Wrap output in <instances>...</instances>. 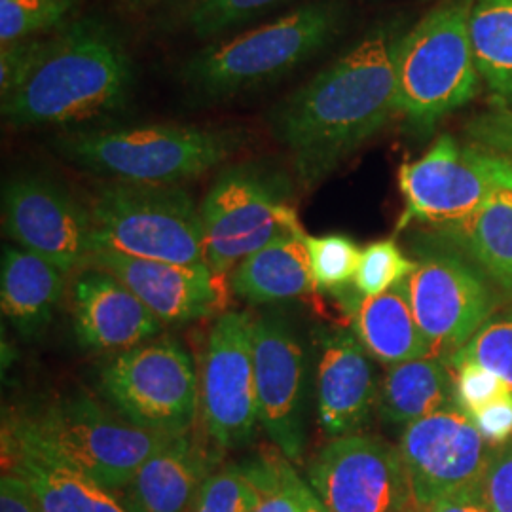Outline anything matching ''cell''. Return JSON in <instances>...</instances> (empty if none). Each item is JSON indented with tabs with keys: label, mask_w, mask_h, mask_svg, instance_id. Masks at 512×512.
I'll list each match as a JSON object with an SVG mask.
<instances>
[{
	"label": "cell",
	"mask_w": 512,
	"mask_h": 512,
	"mask_svg": "<svg viewBox=\"0 0 512 512\" xmlns=\"http://www.w3.org/2000/svg\"><path fill=\"white\" fill-rule=\"evenodd\" d=\"M404 33L397 21L374 27L275 107V137L308 190L399 114L397 54Z\"/></svg>",
	"instance_id": "obj_1"
},
{
	"label": "cell",
	"mask_w": 512,
	"mask_h": 512,
	"mask_svg": "<svg viewBox=\"0 0 512 512\" xmlns=\"http://www.w3.org/2000/svg\"><path fill=\"white\" fill-rule=\"evenodd\" d=\"M135 63L105 19L78 18L55 31L29 80L2 101V118L16 128H99L128 110Z\"/></svg>",
	"instance_id": "obj_2"
},
{
	"label": "cell",
	"mask_w": 512,
	"mask_h": 512,
	"mask_svg": "<svg viewBox=\"0 0 512 512\" xmlns=\"http://www.w3.org/2000/svg\"><path fill=\"white\" fill-rule=\"evenodd\" d=\"M249 143L243 128L147 124L65 131L54 150L69 164L114 183L179 186L230 162Z\"/></svg>",
	"instance_id": "obj_3"
},
{
	"label": "cell",
	"mask_w": 512,
	"mask_h": 512,
	"mask_svg": "<svg viewBox=\"0 0 512 512\" xmlns=\"http://www.w3.org/2000/svg\"><path fill=\"white\" fill-rule=\"evenodd\" d=\"M346 4L313 0L258 29L205 46L184 63V84L207 99H224L279 80L332 44L346 25Z\"/></svg>",
	"instance_id": "obj_4"
},
{
	"label": "cell",
	"mask_w": 512,
	"mask_h": 512,
	"mask_svg": "<svg viewBox=\"0 0 512 512\" xmlns=\"http://www.w3.org/2000/svg\"><path fill=\"white\" fill-rule=\"evenodd\" d=\"M10 429L110 492H122L137 471L177 435L143 429L86 391L21 416Z\"/></svg>",
	"instance_id": "obj_5"
},
{
	"label": "cell",
	"mask_w": 512,
	"mask_h": 512,
	"mask_svg": "<svg viewBox=\"0 0 512 512\" xmlns=\"http://www.w3.org/2000/svg\"><path fill=\"white\" fill-rule=\"evenodd\" d=\"M475 0H442L404 33L397 54L399 114L425 137L452 112L473 101L480 74L469 35Z\"/></svg>",
	"instance_id": "obj_6"
},
{
	"label": "cell",
	"mask_w": 512,
	"mask_h": 512,
	"mask_svg": "<svg viewBox=\"0 0 512 512\" xmlns=\"http://www.w3.org/2000/svg\"><path fill=\"white\" fill-rule=\"evenodd\" d=\"M293 181L268 160L226 165L200 205L205 264L219 279L274 239L304 232Z\"/></svg>",
	"instance_id": "obj_7"
},
{
	"label": "cell",
	"mask_w": 512,
	"mask_h": 512,
	"mask_svg": "<svg viewBox=\"0 0 512 512\" xmlns=\"http://www.w3.org/2000/svg\"><path fill=\"white\" fill-rule=\"evenodd\" d=\"M88 207L95 251L205 264L202 211L181 186L107 181L93 190Z\"/></svg>",
	"instance_id": "obj_8"
},
{
	"label": "cell",
	"mask_w": 512,
	"mask_h": 512,
	"mask_svg": "<svg viewBox=\"0 0 512 512\" xmlns=\"http://www.w3.org/2000/svg\"><path fill=\"white\" fill-rule=\"evenodd\" d=\"M399 190L404 211L397 232L414 222L456 224L497 194L512 192V160L440 135L421 158L399 167Z\"/></svg>",
	"instance_id": "obj_9"
},
{
	"label": "cell",
	"mask_w": 512,
	"mask_h": 512,
	"mask_svg": "<svg viewBox=\"0 0 512 512\" xmlns=\"http://www.w3.org/2000/svg\"><path fill=\"white\" fill-rule=\"evenodd\" d=\"M404 287L433 357L448 365L499 304L494 283L439 232L423 239L418 268Z\"/></svg>",
	"instance_id": "obj_10"
},
{
	"label": "cell",
	"mask_w": 512,
	"mask_h": 512,
	"mask_svg": "<svg viewBox=\"0 0 512 512\" xmlns=\"http://www.w3.org/2000/svg\"><path fill=\"white\" fill-rule=\"evenodd\" d=\"M99 384L116 412L154 433H190L200 412L196 366L173 340H152L114 355L101 368Z\"/></svg>",
	"instance_id": "obj_11"
},
{
	"label": "cell",
	"mask_w": 512,
	"mask_h": 512,
	"mask_svg": "<svg viewBox=\"0 0 512 512\" xmlns=\"http://www.w3.org/2000/svg\"><path fill=\"white\" fill-rule=\"evenodd\" d=\"M311 490L329 512H414L399 446L351 433L327 442L308 467Z\"/></svg>",
	"instance_id": "obj_12"
},
{
	"label": "cell",
	"mask_w": 512,
	"mask_h": 512,
	"mask_svg": "<svg viewBox=\"0 0 512 512\" xmlns=\"http://www.w3.org/2000/svg\"><path fill=\"white\" fill-rule=\"evenodd\" d=\"M2 222L14 245L46 258L63 274L86 268L95 253L88 203L40 173H19L4 183Z\"/></svg>",
	"instance_id": "obj_13"
},
{
	"label": "cell",
	"mask_w": 512,
	"mask_h": 512,
	"mask_svg": "<svg viewBox=\"0 0 512 512\" xmlns=\"http://www.w3.org/2000/svg\"><path fill=\"white\" fill-rule=\"evenodd\" d=\"M200 410L209 440L236 450L255 439L258 420L253 319L222 313L207 336L200 378Z\"/></svg>",
	"instance_id": "obj_14"
},
{
	"label": "cell",
	"mask_w": 512,
	"mask_h": 512,
	"mask_svg": "<svg viewBox=\"0 0 512 512\" xmlns=\"http://www.w3.org/2000/svg\"><path fill=\"white\" fill-rule=\"evenodd\" d=\"M494 448L459 406L406 425L399 452L416 507L427 511L442 499L478 492Z\"/></svg>",
	"instance_id": "obj_15"
},
{
	"label": "cell",
	"mask_w": 512,
	"mask_h": 512,
	"mask_svg": "<svg viewBox=\"0 0 512 512\" xmlns=\"http://www.w3.org/2000/svg\"><path fill=\"white\" fill-rule=\"evenodd\" d=\"M258 420L279 454L304 456L306 355L289 321L277 313L253 319Z\"/></svg>",
	"instance_id": "obj_16"
},
{
	"label": "cell",
	"mask_w": 512,
	"mask_h": 512,
	"mask_svg": "<svg viewBox=\"0 0 512 512\" xmlns=\"http://www.w3.org/2000/svg\"><path fill=\"white\" fill-rule=\"evenodd\" d=\"M73 329L80 348L124 353L156 340L164 323L114 275L82 268L71 287Z\"/></svg>",
	"instance_id": "obj_17"
},
{
	"label": "cell",
	"mask_w": 512,
	"mask_h": 512,
	"mask_svg": "<svg viewBox=\"0 0 512 512\" xmlns=\"http://www.w3.org/2000/svg\"><path fill=\"white\" fill-rule=\"evenodd\" d=\"M88 266L118 277L164 325L198 321L219 308V283L207 264H173L95 251Z\"/></svg>",
	"instance_id": "obj_18"
},
{
	"label": "cell",
	"mask_w": 512,
	"mask_h": 512,
	"mask_svg": "<svg viewBox=\"0 0 512 512\" xmlns=\"http://www.w3.org/2000/svg\"><path fill=\"white\" fill-rule=\"evenodd\" d=\"M380 385L370 355L353 330L319 334L317 418L332 437L359 433L378 404Z\"/></svg>",
	"instance_id": "obj_19"
},
{
	"label": "cell",
	"mask_w": 512,
	"mask_h": 512,
	"mask_svg": "<svg viewBox=\"0 0 512 512\" xmlns=\"http://www.w3.org/2000/svg\"><path fill=\"white\" fill-rule=\"evenodd\" d=\"M217 458L190 433L160 448L120 492L128 512H192Z\"/></svg>",
	"instance_id": "obj_20"
},
{
	"label": "cell",
	"mask_w": 512,
	"mask_h": 512,
	"mask_svg": "<svg viewBox=\"0 0 512 512\" xmlns=\"http://www.w3.org/2000/svg\"><path fill=\"white\" fill-rule=\"evenodd\" d=\"M4 467L23 476L42 512H128L122 499L61 459L4 429Z\"/></svg>",
	"instance_id": "obj_21"
},
{
	"label": "cell",
	"mask_w": 512,
	"mask_h": 512,
	"mask_svg": "<svg viewBox=\"0 0 512 512\" xmlns=\"http://www.w3.org/2000/svg\"><path fill=\"white\" fill-rule=\"evenodd\" d=\"M65 275L46 258L18 245H6L0 264V304L10 325L25 338H37L54 319L65 293Z\"/></svg>",
	"instance_id": "obj_22"
},
{
	"label": "cell",
	"mask_w": 512,
	"mask_h": 512,
	"mask_svg": "<svg viewBox=\"0 0 512 512\" xmlns=\"http://www.w3.org/2000/svg\"><path fill=\"white\" fill-rule=\"evenodd\" d=\"M306 232L277 238L241 260L230 274V289L249 304H274L313 293L315 281L306 251Z\"/></svg>",
	"instance_id": "obj_23"
},
{
	"label": "cell",
	"mask_w": 512,
	"mask_h": 512,
	"mask_svg": "<svg viewBox=\"0 0 512 512\" xmlns=\"http://www.w3.org/2000/svg\"><path fill=\"white\" fill-rule=\"evenodd\" d=\"M353 332L368 355L384 365L433 355L414 317L404 283L380 296H363L353 313Z\"/></svg>",
	"instance_id": "obj_24"
},
{
	"label": "cell",
	"mask_w": 512,
	"mask_h": 512,
	"mask_svg": "<svg viewBox=\"0 0 512 512\" xmlns=\"http://www.w3.org/2000/svg\"><path fill=\"white\" fill-rule=\"evenodd\" d=\"M452 406H458L456 376L433 355L389 366L378 393L382 418L403 427Z\"/></svg>",
	"instance_id": "obj_25"
},
{
	"label": "cell",
	"mask_w": 512,
	"mask_h": 512,
	"mask_svg": "<svg viewBox=\"0 0 512 512\" xmlns=\"http://www.w3.org/2000/svg\"><path fill=\"white\" fill-rule=\"evenodd\" d=\"M437 232L512 298V192L497 194L469 219L437 226Z\"/></svg>",
	"instance_id": "obj_26"
},
{
	"label": "cell",
	"mask_w": 512,
	"mask_h": 512,
	"mask_svg": "<svg viewBox=\"0 0 512 512\" xmlns=\"http://www.w3.org/2000/svg\"><path fill=\"white\" fill-rule=\"evenodd\" d=\"M469 35L476 69L494 105H512V0H475Z\"/></svg>",
	"instance_id": "obj_27"
},
{
	"label": "cell",
	"mask_w": 512,
	"mask_h": 512,
	"mask_svg": "<svg viewBox=\"0 0 512 512\" xmlns=\"http://www.w3.org/2000/svg\"><path fill=\"white\" fill-rule=\"evenodd\" d=\"M80 0H0V42L54 33L71 23Z\"/></svg>",
	"instance_id": "obj_28"
},
{
	"label": "cell",
	"mask_w": 512,
	"mask_h": 512,
	"mask_svg": "<svg viewBox=\"0 0 512 512\" xmlns=\"http://www.w3.org/2000/svg\"><path fill=\"white\" fill-rule=\"evenodd\" d=\"M304 243L315 287L327 291H340L355 281L363 249H359L353 239L344 234H306Z\"/></svg>",
	"instance_id": "obj_29"
},
{
	"label": "cell",
	"mask_w": 512,
	"mask_h": 512,
	"mask_svg": "<svg viewBox=\"0 0 512 512\" xmlns=\"http://www.w3.org/2000/svg\"><path fill=\"white\" fill-rule=\"evenodd\" d=\"M416 268L418 262L404 255L395 239L372 241L361 253L353 285L361 296H380L403 285Z\"/></svg>",
	"instance_id": "obj_30"
},
{
	"label": "cell",
	"mask_w": 512,
	"mask_h": 512,
	"mask_svg": "<svg viewBox=\"0 0 512 512\" xmlns=\"http://www.w3.org/2000/svg\"><path fill=\"white\" fill-rule=\"evenodd\" d=\"M458 361H471L488 368L512 395V310L495 313L450 359V365Z\"/></svg>",
	"instance_id": "obj_31"
},
{
	"label": "cell",
	"mask_w": 512,
	"mask_h": 512,
	"mask_svg": "<svg viewBox=\"0 0 512 512\" xmlns=\"http://www.w3.org/2000/svg\"><path fill=\"white\" fill-rule=\"evenodd\" d=\"M291 0H192L184 12L186 27L198 38L219 37Z\"/></svg>",
	"instance_id": "obj_32"
},
{
	"label": "cell",
	"mask_w": 512,
	"mask_h": 512,
	"mask_svg": "<svg viewBox=\"0 0 512 512\" xmlns=\"http://www.w3.org/2000/svg\"><path fill=\"white\" fill-rule=\"evenodd\" d=\"M255 499L245 463H228L207 476L192 512H253Z\"/></svg>",
	"instance_id": "obj_33"
},
{
	"label": "cell",
	"mask_w": 512,
	"mask_h": 512,
	"mask_svg": "<svg viewBox=\"0 0 512 512\" xmlns=\"http://www.w3.org/2000/svg\"><path fill=\"white\" fill-rule=\"evenodd\" d=\"M245 467L255 486L253 512H300L291 486L293 463L283 454L258 456Z\"/></svg>",
	"instance_id": "obj_34"
},
{
	"label": "cell",
	"mask_w": 512,
	"mask_h": 512,
	"mask_svg": "<svg viewBox=\"0 0 512 512\" xmlns=\"http://www.w3.org/2000/svg\"><path fill=\"white\" fill-rule=\"evenodd\" d=\"M54 33L23 38L4 44L0 50V97L8 99L19 90L54 46Z\"/></svg>",
	"instance_id": "obj_35"
},
{
	"label": "cell",
	"mask_w": 512,
	"mask_h": 512,
	"mask_svg": "<svg viewBox=\"0 0 512 512\" xmlns=\"http://www.w3.org/2000/svg\"><path fill=\"white\" fill-rule=\"evenodd\" d=\"M452 370L456 376V399L458 406L469 416L482 410L484 406L497 401L499 397L507 395V387L484 366L476 365L471 361H458Z\"/></svg>",
	"instance_id": "obj_36"
},
{
	"label": "cell",
	"mask_w": 512,
	"mask_h": 512,
	"mask_svg": "<svg viewBox=\"0 0 512 512\" xmlns=\"http://www.w3.org/2000/svg\"><path fill=\"white\" fill-rule=\"evenodd\" d=\"M465 137L476 147L486 148L512 160V105H494L465 126Z\"/></svg>",
	"instance_id": "obj_37"
},
{
	"label": "cell",
	"mask_w": 512,
	"mask_h": 512,
	"mask_svg": "<svg viewBox=\"0 0 512 512\" xmlns=\"http://www.w3.org/2000/svg\"><path fill=\"white\" fill-rule=\"evenodd\" d=\"M478 495L488 512H512V440L495 446Z\"/></svg>",
	"instance_id": "obj_38"
},
{
	"label": "cell",
	"mask_w": 512,
	"mask_h": 512,
	"mask_svg": "<svg viewBox=\"0 0 512 512\" xmlns=\"http://www.w3.org/2000/svg\"><path fill=\"white\" fill-rule=\"evenodd\" d=\"M484 435V439L492 442L494 446L511 442L512 439V395L507 393L499 397L494 403L484 406L471 416Z\"/></svg>",
	"instance_id": "obj_39"
},
{
	"label": "cell",
	"mask_w": 512,
	"mask_h": 512,
	"mask_svg": "<svg viewBox=\"0 0 512 512\" xmlns=\"http://www.w3.org/2000/svg\"><path fill=\"white\" fill-rule=\"evenodd\" d=\"M0 512H42L29 482L10 467L0 478Z\"/></svg>",
	"instance_id": "obj_40"
},
{
	"label": "cell",
	"mask_w": 512,
	"mask_h": 512,
	"mask_svg": "<svg viewBox=\"0 0 512 512\" xmlns=\"http://www.w3.org/2000/svg\"><path fill=\"white\" fill-rule=\"evenodd\" d=\"M425 512H488L478 492L442 499Z\"/></svg>",
	"instance_id": "obj_41"
},
{
	"label": "cell",
	"mask_w": 512,
	"mask_h": 512,
	"mask_svg": "<svg viewBox=\"0 0 512 512\" xmlns=\"http://www.w3.org/2000/svg\"><path fill=\"white\" fill-rule=\"evenodd\" d=\"M291 486H293L294 495H296V501H298V507L300 512H329L327 507L319 501V497L315 495V492L311 490L310 484L296 475V471H291Z\"/></svg>",
	"instance_id": "obj_42"
},
{
	"label": "cell",
	"mask_w": 512,
	"mask_h": 512,
	"mask_svg": "<svg viewBox=\"0 0 512 512\" xmlns=\"http://www.w3.org/2000/svg\"><path fill=\"white\" fill-rule=\"evenodd\" d=\"M160 2H164V0H120V6L128 14H145L148 10L156 8Z\"/></svg>",
	"instance_id": "obj_43"
},
{
	"label": "cell",
	"mask_w": 512,
	"mask_h": 512,
	"mask_svg": "<svg viewBox=\"0 0 512 512\" xmlns=\"http://www.w3.org/2000/svg\"><path fill=\"white\" fill-rule=\"evenodd\" d=\"M414 512H425V511H414Z\"/></svg>",
	"instance_id": "obj_44"
}]
</instances>
